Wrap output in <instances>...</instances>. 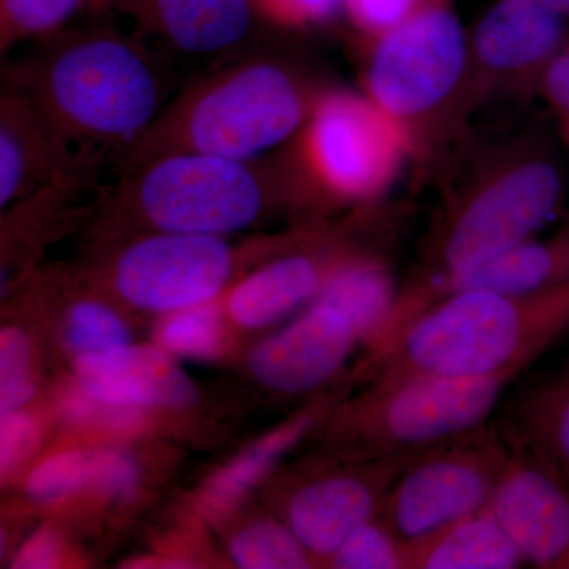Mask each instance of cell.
<instances>
[{"label":"cell","instance_id":"obj_10","mask_svg":"<svg viewBox=\"0 0 569 569\" xmlns=\"http://www.w3.org/2000/svg\"><path fill=\"white\" fill-rule=\"evenodd\" d=\"M233 264V252L220 236L157 233L119 254L112 280L130 305L176 312L216 298Z\"/></svg>","mask_w":569,"mask_h":569},{"label":"cell","instance_id":"obj_20","mask_svg":"<svg viewBox=\"0 0 569 569\" xmlns=\"http://www.w3.org/2000/svg\"><path fill=\"white\" fill-rule=\"evenodd\" d=\"M503 438L569 489V367L516 400Z\"/></svg>","mask_w":569,"mask_h":569},{"label":"cell","instance_id":"obj_3","mask_svg":"<svg viewBox=\"0 0 569 569\" xmlns=\"http://www.w3.org/2000/svg\"><path fill=\"white\" fill-rule=\"evenodd\" d=\"M320 93L272 59L234 62L168 102L148 132L118 157L121 173L176 152L260 159L305 130Z\"/></svg>","mask_w":569,"mask_h":569},{"label":"cell","instance_id":"obj_13","mask_svg":"<svg viewBox=\"0 0 569 569\" xmlns=\"http://www.w3.org/2000/svg\"><path fill=\"white\" fill-rule=\"evenodd\" d=\"M415 459L370 460L361 473L306 482L288 500V527L312 556L329 559L359 527L377 518L389 489Z\"/></svg>","mask_w":569,"mask_h":569},{"label":"cell","instance_id":"obj_36","mask_svg":"<svg viewBox=\"0 0 569 569\" xmlns=\"http://www.w3.org/2000/svg\"><path fill=\"white\" fill-rule=\"evenodd\" d=\"M539 2L559 13L565 20H569V0H539Z\"/></svg>","mask_w":569,"mask_h":569},{"label":"cell","instance_id":"obj_33","mask_svg":"<svg viewBox=\"0 0 569 569\" xmlns=\"http://www.w3.org/2000/svg\"><path fill=\"white\" fill-rule=\"evenodd\" d=\"M37 430L32 419L24 415L2 413L0 421V466L2 473H9L26 456L31 452L36 443Z\"/></svg>","mask_w":569,"mask_h":569},{"label":"cell","instance_id":"obj_26","mask_svg":"<svg viewBox=\"0 0 569 569\" xmlns=\"http://www.w3.org/2000/svg\"><path fill=\"white\" fill-rule=\"evenodd\" d=\"M129 331L121 318L99 302L71 307L66 326V342L74 353L97 355L129 343Z\"/></svg>","mask_w":569,"mask_h":569},{"label":"cell","instance_id":"obj_34","mask_svg":"<svg viewBox=\"0 0 569 569\" xmlns=\"http://www.w3.org/2000/svg\"><path fill=\"white\" fill-rule=\"evenodd\" d=\"M539 88L561 118H569V43L549 63Z\"/></svg>","mask_w":569,"mask_h":569},{"label":"cell","instance_id":"obj_6","mask_svg":"<svg viewBox=\"0 0 569 569\" xmlns=\"http://www.w3.org/2000/svg\"><path fill=\"white\" fill-rule=\"evenodd\" d=\"M475 81L470 37L452 0L433 3L372 39L366 96L410 133L413 146Z\"/></svg>","mask_w":569,"mask_h":569},{"label":"cell","instance_id":"obj_24","mask_svg":"<svg viewBox=\"0 0 569 569\" xmlns=\"http://www.w3.org/2000/svg\"><path fill=\"white\" fill-rule=\"evenodd\" d=\"M88 0H0V50L62 31Z\"/></svg>","mask_w":569,"mask_h":569},{"label":"cell","instance_id":"obj_9","mask_svg":"<svg viewBox=\"0 0 569 569\" xmlns=\"http://www.w3.org/2000/svg\"><path fill=\"white\" fill-rule=\"evenodd\" d=\"M413 149L410 133L366 93L329 91L306 123L298 164L323 192L367 201L388 189Z\"/></svg>","mask_w":569,"mask_h":569},{"label":"cell","instance_id":"obj_21","mask_svg":"<svg viewBox=\"0 0 569 569\" xmlns=\"http://www.w3.org/2000/svg\"><path fill=\"white\" fill-rule=\"evenodd\" d=\"M406 569H512L526 565L492 508L403 546Z\"/></svg>","mask_w":569,"mask_h":569},{"label":"cell","instance_id":"obj_37","mask_svg":"<svg viewBox=\"0 0 569 569\" xmlns=\"http://www.w3.org/2000/svg\"><path fill=\"white\" fill-rule=\"evenodd\" d=\"M563 133L569 144V118H563Z\"/></svg>","mask_w":569,"mask_h":569},{"label":"cell","instance_id":"obj_25","mask_svg":"<svg viewBox=\"0 0 569 569\" xmlns=\"http://www.w3.org/2000/svg\"><path fill=\"white\" fill-rule=\"evenodd\" d=\"M160 343L176 355L209 359L222 347V325L216 307L208 302L176 310L160 326Z\"/></svg>","mask_w":569,"mask_h":569},{"label":"cell","instance_id":"obj_22","mask_svg":"<svg viewBox=\"0 0 569 569\" xmlns=\"http://www.w3.org/2000/svg\"><path fill=\"white\" fill-rule=\"evenodd\" d=\"M307 427H309L307 419H299L293 425L280 427L271 436L258 441L230 467L224 468L206 489L204 507L208 511L222 515L234 508L246 496L247 490L253 488L260 478L264 477L266 471L280 458V455H283L306 432Z\"/></svg>","mask_w":569,"mask_h":569},{"label":"cell","instance_id":"obj_19","mask_svg":"<svg viewBox=\"0 0 569 569\" xmlns=\"http://www.w3.org/2000/svg\"><path fill=\"white\" fill-rule=\"evenodd\" d=\"M355 254L320 258L290 253L266 264L238 284L230 298V313L246 328H263L282 320L307 301L317 298L340 266Z\"/></svg>","mask_w":569,"mask_h":569},{"label":"cell","instance_id":"obj_27","mask_svg":"<svg viewBox=\"0 0 569 569\" xmlns=\"http://www.w3.org/2000/svg\"><path fill=\"white\" fill-rule=\"evenodd\" d=\"M329 559L340 569H406L402 542L377 518L359 527Z\"/></svg>","mask_w":569,"mask_h":569},{"label":"cell","instance_id":"obj_23","mask_svg":"<svg viewBox=\"0 0 569 569\" xmlns=\"http://www.w3.org/2000/svg\"><path fill=\"white\" fill-rule=\"evenodd\" d=\"M231 557L239 568L305 569L312 567L310 552L290 527L258 522L247 527L231 542Z\"/></svg>","mask_w":569,"mask_h":569},{"label":"cell","instance_id":"obj_16","mask_svg":"<svg viewBox=\"0 0 569 569\" xmlns=\"http://www.w3.org/2000/svg\"><path fill=\"white\" fill-rule=\"evenodd\" d=\"M142 32L186 56L208 58L241 47L268 21L254 0H111Z\"/></svg>","mask_w":569,"mask_h":569},{"label":"cell","instance_id":"obj_30","mask_svg":"<svg viewBox=\"0 0 569 569\" xmlns=\"http://www.w3.org/2000/svg\"><path fill=\"white\" fill-rule=\"evenodd\" d=\"M441 0H343V11L370 39L383 36Z\"/></svg>","mask_w":569,"mask_h":569},{"label":"cell","instance_id":"obj_31","mask_svg":"<svg viewBox=\"0 0 569 569\" xmlns=\"http://www.w3.org/2000/svg\"><path fill=\"white\" fill-rule=\"evenodd\" d=\"M91 486L116 500L132 497L140 471L132 456L122 449H97L91 451Z\"/></svg>","mask_w":569,"mask_h":569},{"label":"cell","instance_id":"obj_8","mask_svg":"<svg viewBox=\"0 0 569 569\" xmlns=\"http://www.w3.org/2000/svg\"><path fill=\"white\" fill-rule=\"evenodd\" d=\"M511 456L488 426L429 449L396 479L377 519L403 546L432 537L492 505Z\"/></svg>","mask_w":569,"mask_h":569},{"label":"cell","instance_id":"obj_35","mask_svg":"<svg viewBox=\"0 0 569 569\" xmlns=\"http://www.w3.org/2000/svg\"><path fill=\"white\" fill-rule=\"evenodd\" d=\"M58 560V539L43 530L26 542L14 560V568L43 569L54 567Z\"/></svg>","mask_w":569,"mask_h":569},{"label":"cell","instance_id":"obj_5","mask_svg":"<svg viewBox=\"0 0 569 569\" xmlns=\"http://www.w3.org/2000/svg\"><path fill=\"white\" fill-rule=\"evenodd\" d=\"M290 179L260 159L176 152L122 173L114 198L157 233L222 238L250 227L263 213L277 183Z\"/></svg>","mask_w":569,"mask_h":569},{"label":"cell","instance_id":"obj_2","mask_svg":"<svg viewBox=\"0 0 569 569\" xmlns=\"http://www.w3.org/2000/svg\"><path fill=\"white\" fill-rule=\"evenodd\" d=\"M568 329L569 283L530 295L458 291L402 329L378 380L516 377Z\"/></svg>","mask_w":569,"mask_h":569},{"label":"cell","instance_id":"obj_18","mask_svg":"<svg viewBox=\"0 0 569 569\" xmlns=\"http://www.w3.org/2000/svg\"><path fill=\"white\" fill-rule=\"evenodd\" d=\"M78 383L86 395L116 406L183 408L197 400L190 378L153 347L81 356Z\"/></svg>","mask_w":569,"mask_h":569},{"label":"cell","instance_id":"obj_14","mask_svg":"<svg viewBox=\"0 0 569 569\" xmlns=\"http://www.w3.org/2000/svg\"><path fill=\"white\" fill-rule=\"evenodd\" d=\"M362 340L340 310L317 298L295 323L254 348L249 366L264 387L296 395L328 381Z\"/></svg>","mask_w":569,"mask_h":569},{"label":"cell","instance_id":"obj_32","mask_svg":"<svg viewBox=\"0 0 569 569\" xmlns=\"http://www.w3.org/2000/svg\"><path fill=\"white\" fill-rule=\"evenodd\" d=\"M266 20L284 28H310L332 20L343 0H254Z\"/></svg>","mask_w":569,"mask_h":569},{"label":"cell","instance_id":"obj_7","mask_svg":"<svg viewBox=\"0 0 569 569\" xmlns=\"http://www.w3.org/2000/svg\"><path fill=\"white\" fill-rule=\"evenodd\" d=\"M515 376H411L378 380L351 411L348 432L369 460L418 458L486 426Z\"/></svg>","mask_w":569,"mask_h":569},{"label":"cell","instance_id":"obj_28","mask_svg":"<svg viewBox=\"0 0 569 569\" xmlns=\"http://www.w3.org/2000/svg\"><path fill=\"white\" fill-rule=\"evenodd\" d=\"M31 347L20 329L7 328L0 335V411L10 413L33 396Z\"/></svg>","mask_w":569,"mask_h":569},{"label":"cell","instance_id":"obj_15","mask_svg":"<svg viewBox=\"0 0 569 569\" xmlns=\"http://www.w3.org/2000/svg\"><path fill=\"white\" fill-rule=\"evenodd\" d=\"M490 508L527 565L569 569V489L546 468L512 449Z\"/></svg>","mask_w":569,"mask_h":569},{"label":"cell","instance_id":"obj_17","mask_svg":"<svg viewBox=\"0 0 569 569\" xmlns=\"http://www.w3.org/2000/svg\"><path fill=\"white\" fill-rule=\"evenodd\" d=\"M565 283H569V224L552 238L530 239L471 271L432 284L406 305L397 306L391 325L402 331L427 307L458 291L530 295Z\"/></svg>","mask_w":569,"mask_h":569},{"label":"cell","instance_id":"obj_12","mask_svg":"<svg viewBox=\"0 0 569 569\" xmlns=\"http://www.w3.org/2000/svg\"><path fill=\"white\" fill-rule=\"evenodd\" d=\"M96 160L69 141L20 91L6 84L0 97V206L58 183H84Z\"/></svg>","mask_w":569,"mask_h":569},{"label":"cell","instance_id":"obj_11","mask_svg":"<svg viewBox=\"0 0 569 569\" xmlns=\"http://www.w3.org/2000/svg\"><path fill=\"white\" fill-rule=\"evenodd\" d=\"M569 43L567 20L539 0H497L470 36L475 78L489 84H526Z\"/></svg>","mask_w":569,"mask_h":569},{"label":"cell","instance_id":"obj_29","mask_svg":"<svg viewBox=\"0 0 569 569\" xmlns=\"http://www.w3.org/2000/svg\"><path fill=\"white\" fill-rule=\"evenodd\" d=\"M91 451H70L37 467L26 488L37 500H54L91 486Z\"/></svg>","mask_w":569,"mask_h":569},{"label":"cell","instance_id":"obj_4","mask_svg":"<svg viewBox=\"0 0 569 569\" xmlns=\"http://www.w3.org/2000/svg\"><path fill=\"white\" fill-rule=\"evenodd\" d=\"M563 197V174L545 152L520 149L496 160L438 224L426 249L425 272L399 291L396 305L530 241Z\"/></svg>","mask_w":569,"mask_h":569},{"label":"cell","instance_id":"obj_1","mask_svg":"<svg viewBox=\"0 0 569 569\" xmlns=\"http://www.w3.org/2000/svg\"><path fill=\"white\" fill-rule=\"evenodd\" d=\"M9 70L20 91L74 151L122 156L168 103V80L137 37L108 26L62 29Z\"/></svg>","mask_w":569,"mask_h":569}]
</instances>
